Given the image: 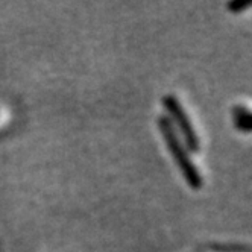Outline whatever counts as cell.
<instances>
[{
  "mask_svg": "<svg viewBox=\"0 0 252 252\" xmlns=\"http://www.w3.org/2000/svg\"><path fill=\"white\" fill-rule=\"evenodd\" d=\"M234 122H236L237 129L243 132L251 131V114L248 111V108L245 106H236L234 108Z\"/></svg>",
  "mask_w": 252,
  "mask_h": 252,
  "instance_id": "3",
  "label": "cell"
},
{
  "mask_svg": "<svg viewBox=\"0 0 252 252\" xmlns=\"http://www.w3.org/2000/svg\"><path fill=\"white\" fill-rule=\"evenodd\" d=\"M249 6H251V2H249V0H243V2H240V0H237V2H232V3H229V5H228V8H229L231 11H234V12L243 11V9L249 8Z\"/></svg>",
  "mask_w": 252,
  "mask_h": 252,
  "instance_id": "4",
  "label": "cell"
},
{
  "mask_svg": "<svg viewBox=\"0 0 252 252\" xmlns=\"http://www.w3.org/2000/svg\"><path fill=\"white\" fill-rule=\"evenodd\" d=\"M158 126H159V131L163 134V138L166 140V145L170 151V154L173 155L175 163L178 164L179 170L184 175L187 184L191 189H201L202 187V178L197 172L196 166L193 164V161L190 159L189 154L186 152L184 146L181 145L178 135L175 134L170 120L167 117H159L158 120Z\"/></svg>",
  "mask_w": 252,
  "mask_h": 252,
  "instance_id": "1",
  "label": "cell"
},
{
  "mask_svg": "<svg viewBox=\"0 0 252 252\" xmlns=\"http://www.w3.org/2000/svg\"><path fill=\"white\" fill-rule=\"evenodd\" d=\"M163 102H164V106L169 110V113L172 114L173 120L176 122L178 128L181 129V132H183V135H184V138L187 141L189 148L191 151H197V149H199V138H197L196 131L193 128L191 122L189 120L183 105L175 99V96H166Z\"/></svg>",
  "mask_w": 252,
  "mask_h": 252,
  "instance_id": "2",
  "label": "cell"
}]
</instances>
